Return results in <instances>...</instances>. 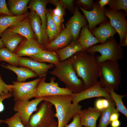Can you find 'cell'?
<instances>
[{
	"instance_id": "11",
	"label": "cell",
	"mask_w": 127,
	"mask_h": 127,
	"mask_svg": "<svg viewBox=\"0 0 127 127\" xmlns=\"http://www.w3.org/2000/svg\"><path fill=\"white\" fill-rule=\"evenodd\" d=\"M44 100V97L36 98L29 101L25 100L15 102L13 110L19 114L24 125L27 124L32 113L37 110L38 105Z\"/></svg>"
},
{
	"instance_id": "16",
	"label": "cell",
	"mask_w": 127,
	"mask_h": 127,
	"mask_svg": "<svg viewBox=\"0 0 127 127\" xmlns=\"http://www.w3.org/2000/svg\"><path fill=\"white\" fill-rule=\"evenodd\" d=\"M44 50V48L38 43L36 39L27 40L25 38L18 45L14 53L19 57H29Z\"/></svg>"
},
{
	"instance_id": "10",
	"label": "cell",
	"mask_w": 127,
	"mask_h": 127,
	"mask_svg": "<svg viewBox=\"0 0 127 127\" xmlns=\"http://www.w3.org/2000/svg\"><path fill=\"white\" fill-rule=\"evenodd\" d=\"M73 96L72 102L74 103H79L82 100L95 97H103L110 101L113 100L110 92L102 87L98 81L92 86L80 92L73 93Z\"/></svg>"
},
{
	"instance_id": "33",
	"label": "cell",
	"mask_w": 127,
	"mask_h": 127,
	"mask_svg": "<svg viewBox=\"0 0 127 127\" xmlns=\"http://www.w3.org/2000/svg\"><path fill=\"white\" fill-rule=\"evenodd\" d=\"M109 8L115 11L123 10L127 14V0H110Z\"/></svg>"
},
{
	"instance_id": "48",
	"label": "cell",
	"mask_w": 127,
	"mask_h": 127,
	"mask_svg": "<svg viewBox=\"0 0 127 127\" xmlns=\"http://www.w3.org/2000/svg\"><path fill=\"white\" fill-rule=\"evenodd\" d=\"M4 46L2 41V39H0V49L1 48L4 47Z\"/></svg>"
},
{
	"instance_id": "9",
	"label": "cell",
	"mask_w": 127,
	"mask_h": 127,
	"mask_svg": "<svg viewBox=\"0 0 127 127\" xmlns=\"http://www.w3.org/2000/svg\"><path fill=\"white\" fill-rule=\"evenodd\" d=\"M125 12L121 10L115 11L109 8H105L104 12L105 16L109 18L111 24L119 35V44L121 46L127 36V15Z\"/></svg>"
},
{
	"instance_id": "45",
	"label": "cell",
	"mask_w": 127,
	"mask_h": 127,
	"mask_svg": "<svg viewBox=\"0 0 127 127\" xmlns=\"http://www.w3.org/2000/svg\"><path fill=\"white\" fill-rule=\"evenodd\" d=\"M109 1L110 0H100L97 2L100 7L102 8L108 4Z\"/></svg>"
},
{
	"instance_id": "15",
	"label": "cell",
	"mask_w": 127,
	"mask_h": 127,
	"mask_svg": "<svg viewBox=\"0 0 127 127\" xmlns=\"http://www.w3.org/2000/svg\"><path fill=\"white\" fill-rule=\"evenodd\" d=\"M19 66L28 68L34 72L38 78H42L46 76L48 70L54 67L55 65L38 62L30 58L19 57Z\"/></svg>"
},
{
	"instance_id": "19",
	"label": "cell",
	"mask_w": 127,
	"mask_h": 127,
	"mask_svg": "<svg viewBox=\"0 0 127 127\" xmlns=\"http://www.w3.org/2000/svg\"><path fill=\"white\" fill-rule=\"evenodd\" d=\"M6 30L18 34L27 40L36 39L31 28L28 15L21 21L10 27Z\"/></svg>"
},
{
	"instance_id": "22",
	"label": "cell",
	"mask_w": 127,
	"mask_h": 127,
	"mask_svg": "<svg viewBox=\"0 0 127 127\" xmlns=\"http://www.w3.org/2000/svg\"><path fill=\"white\" fill-rule=\"evenodd\" d=\"M77 40L81 45L82 51L83 52H86L90 47L100 43L90 31L87 24L81 28Z\"/></svg>"
},
{
	"instance_id": "29",
	"label": "cell",
	"mask_w": 127,
	"mask_h": 127,
	"mask_svg": "<svg viewBox=\"0 0 127 127\" xmlns=\"http://www.w3.org/2000/svg\"><path fill=\"white\" fill-rule=\"evenodd\" d=\"M29 0H9L8 3L9 10L14 16L23 15L27 12L29 8L27 5Z\"/></svg>"
},
{
	"instance_id": "40",
	"label": "cell",
	"mask_w": 127,
	"mask_h": 127,
	"mask_svg": "<svg viewBox=\"0 0 127 127\" xmlns=\"http://www.w3.org/2000/svg\"><path fill=\"white\" fill-rule=\"evenodd\" d=\"M0 14L13 16L8 9L5 0H0Z\"/></svg>"
},
{
	"instance_id": "12",
	"label": "cell",
	"mask_w": 127,
	"mask_h": 127,
	"mask_svg": "<svg viewBox=\"0 0 127 127\" xmlns=\"http://www.w3.org/2000/svg\"><path fill=\"white\" fill-rule=\"evenodd\" d=\"M78 7L79 9L83 13L88 22V28L90 31L95 28L97 25L108 21L105 14V7L101 8L98 2H94L93 9L91 11H87L81 6Z\"/></svg>"
},
{
	"instance_id": "5",
	"label": "cell",
	"mask_w": 127,
	"mask_h": 127,
	"mask_svg": "<svg viewBox=\"0 0 127 127\" xmlns=\"http://www.w3.org/2000/svg\"><path fill=\"white\" fill-rule=\"evenodd\" d=\"M86 52L90 54H95L96 52L99 53L101 55L96 57L98 63L108 60L118 61L124 58L122 46L113 37L110 38L104 44L90 47Z\"/></svg>"
},
{
	"instance_id": "41",
	"label": "cell",
	"mask_w": 127,
	"mask_h": 127,
	"mask_svg": "<svg viewBox=\"0 0 127 127\" xmlns=\"http://www.w3.org/2000/svg\"><path fill=\"white\" fill-rule=\"evenodd\" d=\"M73 118L72 121L64 127H82L79 113L76 115Z\"/></svg>"
},
{
	"instance_id": "18",
	"label": "cell",
	"mask_w": 127,
	"mask_h": 127,
	"mask_svg": "<svg viewBox=\"0 0 127 127\" xmlns=\"http://www.w3.org/2000/svg\"><path fill=\"white\" fill-rule=\"evenodd\" d=\"M93 35L99 41L104 44L110 38L113 37L117 32L108 21L95 28L90 31Z\"/></svg>"
},
{
	"instance_id": "26",
	"label": "cell",
	"mask_w": 127,
	"mask_h": 127,
	"mask_svg": "<svg viewBox=\"0 0 127 127\" xmlns=\"http://www.w3.org/2000/svg\"><path fill=\"white\" fill-rule=\"evenodd\" d=\"M29 57L31 59L38 62L48 63L55 65L60 62L56 52L45 50H43Z\"/></svg>"
},
{
	"instance_id": "3",
	"label": "cell",
	"mask_w": 127,
	"mask_h": 127,
	"mask_svg": "<svg viewBox=\"0 0 127 127\" xmlns=\"http://www.w3.org/2000/svg\"><path fill=\"white\" fill-rule=\"evenodd\" d=\"M49 73L63 83L66 88L73 93L80 92L85 89L83 81L76 73L70 58L55 65L54 68Z\"/></svg>"
},
{
	"instance_id": "42",
	"label": "cell",
	"mask_w": 127,
	"mask_h": 127,
	"mask_svg": "<svg viewBox=\"0 0 127 127\" xmlns=\"http://www.w3.org/2000/svg\"><path fill=\"white\" fill-rule=\"evenodd\" d=\"M13 96L12 93L9 92L8 94L3 96H0V113L3 111L5 109L3 103V101L6 99L8 98ZM3 123L2 120L0 119V124Z\"/></svg>"
},
{
	"instance_id": "7",
	"label": "cell",
	"mask_w": 127,
	"mask_h": 127,
	"mask_svg": "<svg viewBox=\"0 0 127 127\" xmlns=\"http://www.w3.org/2000/svg\"><path fill=\"white\" fill-rule=\"evenodd\" d=\"M41 78L28 82L12 81V93L15 102L28 100L35 97L37 85Z\"/></svg>"
},
{
	"instance_id": "2",
	"label": "cell",
	"mask_w": 127,
	"mask_h": 127,
	"mask_svg": "<svg viewBox=\"0 0 127 127\" xmlns=\"http://www.w3.org/2000/svg\"><path fill=\"white\" fill-rule=\"evenodd\" d=\"M73 95L43 97L44 100L49 102L55 107V116L58 121L57 127H64L81 110L82 107L79 103H72Z\"/></svg>"
},
{
	"instance_id": "35",
	"label": "cell",
	"mask_w": 127,
	"mask_h": 127,
	"mask_svg": "<svg viewBox=\"0 0 127 127\" xmlns=\"http://www.w3.org/2000/svg\"><path fill=\"white\" fill-rule=\"evenodd\" d=\"M49 3L52 4L56 6L55 8L52 10V13L54 15L61 17L63 16L65 14V9L60 4L59 0H49Z\"/></svg>"
},
{
	"instance_id": "32",
	"label": "cell",
	"mask_w": 127,
	"mask_h": 127,
	"mask_svg": "<svg viewBox=\"0 0 127 127\" xmlns=\"http://www.w3.org/2000/svg\"><path fill=\"white\" fill-rule=\"evenodd\" d=\"M110 92L116 106V110L120 112L126 117H127V109L124 105L123 98L127 96L126 94L120 95L117 94L113 90H107Z\"/></svg>"
},
{
	"instance_id": "23",
	"label": "cell",
	"mask_w": 127,
	"mask_h": 127,
	"mask_svg": "<svg viewBox=\"0 0 127 127\" xmlns=\"http://www.w3.org/2000/svg\"><path fill=\"white\" fill-rule=\"evenodd\" d=\"M0 65L3 68L13 71L17 75L16 81L17 82H24L28 79L38 77L34 72L25 67L21 66L18 67L4 63L1 64Z\"/></svg>"
},
{
	"instance_id": "28",
	"label": "cell",
	"mask_w": 127,
	"mask_h": 127,
	"mask_svg": "<svg viewBox=\"0 0 127 127\" xmlns=\"http://www.w3.org/2000/svg\"><path fill=\"white\" fill-rule=\"evenodd\" d=\"M46 16L47 20L46 29L49 43L59 34L61 32V28L57 26L53 21L51 9H47Z\"/></svg>"
},
{
	"instance_id": "37",
	"label": "cell",
	"mask_w": 127,
	"mask_h": 127,
	"mask_svg": "<svg viewBox=\"0 0 127 127\" xmlns=\"http://www.w3.org/2000/svg\"><path fill=\"white\" fill-rule=\"evenodd\" d=\"M12 84H6L2 79L0 74V96L5 95L9 92L12 93Z\"/></svg>"
},
{
	"instance_id": "30",
	"label": "cell",
	"mask_w": 127,
	"mask_h": 127,
	"mask_svg": "<svg viewBox=\"0 0 127 127\" xmlns=\"http://www.w3.org/2000/svg\"><path fill=\"white\" fill-rule=\"evenodd\" d=\"M113 100L110 102L109 106L101 111L100 118L97 127H107L111 123L110 119L111 114L117 111Z\"/></svg>"
},
{
	"instance_id": "44",
	"label": "cell",
	"mask_w": 127,
	"mask_h": 127,
	"mask_svg": "<svg viewBox=\"0 0 127 127\" xmlns=\"http://www.w3.org/2000/svg\"><path fill=\"white\" fill-rule=\"evenodd\" d=\"M119 114V111H117L113 112L111 115L110 119V121L111 122L113 121L118 119Z\"/></svg>"
},
{
	"instance_id": "20",
	"label": "cell",
	"mask_w": 127,
	"mask_h": 127,
	"mask_svg": "<svg viewBox=\"0 0 127 127\" xmlns=\"http://www.w3.org/2000/svg\"><path fill=\"white\" fill-rule=\"evenodd\" d=\"M101 111L95 107H89L81 110L79 113L82 126L96 127V121L100 116Z\"/></svg>"
},
{
	"instance_id": "17",
	"label": "cell",
	"mask_w": 127,
	"mask_h": 127,
	"mask_svg": "<svg viewBox=\"0 0 127 127\" xmlns=\"http://www.w3.org/2000/svg\"><path fill=\"white\" fill-rule=\"evenodd\" d=\"M73 38L69 29L66 28L61 31L59 34L45 47L44 50L56 52L69 45Z\"/></svg>"
},
{
	"instance_id": "13",
	"label": "cell",
	"mask_w": 127,
	"mask_h": 127,
	"mask_svg": "<svg viewBox=\"0 0 127 127\" xmlns=\"http://www.w3.org/2000/svg\"><path fill=\"white\" fill-rule=\"evenodd\" d=\"M31 26L38 43L44 48L48 44V39L46 29L42 25L41 20L35 11L30 10L28 13Z\"/></svg>"
},
{
	"instance_id": "47",
	"label": "cell",
	"mask_w": 127,
	"mask_h": 127,
	"mask_svg": "<svg viewBox=\"0 0 127 127\" xmlns=\"http://www.w3.org/2000/svg\"><path fill=\"white\" fill-rule=\"evenodd\" d=\"M58 122L56 121L52 125L49 127H57Z\"/></svg>"
},
{
	"instance_id": "8",
	"label": "cell",
	"mask_w": 127,
	"mask_h": 127,
	"mask_svg": "<svg viewBox=\"0 0 127 127\" xmlns=\"http://www.w3.org/2000/svg\"><path fill=\"white\" fill-rule=\"evenodd\" d=\"M46 76L41 78L37 86L35 98L55 95H72L73 93L67 88L59 87L58 83L55 81L54 76L51 77L50 82H45Z\"/></svg>"
},
{
	"instance_id": "34",
	"label": "cell",
	"mask_w": 127,
	"mask_h": 127,
	"mask_svg": "<svg viewBox=\"0 0 127 127\" xmlns=\"http://www.w3.org/2000/svg\"><path fill=\"white\" fill-rule=\"evenodd\" d=\"M2 120L3 122L7 124L8 127H25L19 114L17 112L10 118Z\"/></svg>"
},
{
	"instance_id": "38",
	"label": "cell",
	"mask_w": 127,
	"mask_h": 127,
	"mask_svg": "<svg viewBox=\"0 0 127 127\" xmlns=\"http://www.w3.org/2000/svg\"><path fill=\"white\" fill-rule=\"evenodd\" d=\"M110 102V101L105 98L98 99L95 102V107L101 111L109 106Z\"/></svg>"
},
{
	"instance_id": "24",
	"label": "cell",
	"mask_w": 127,
	"mask_h": 127,
	"mask_svg": "<svg viewBox=\"0 0 127 127\" xmlns=\"http://www.w3.org/2000/svg\"><path fill=\"white\" fill-rule=\"evenodd\" d=\"M28 7L30 10L35 12L41 20L42 25L46 29L47 20L46 16L47 4L49 3V0H32L29 2Z\"/></svg>"
},
{
	"instance_id": "46",
	"label": "cell",
	"mask_w": 127,
	"mask_h": 127,
	"mask_svg": "<svg viewBox=\"0 0 127 127\" xmlns=\"http://www.w3.org/2000/svg\"><path fill=\"white\" fill-rule=\"evenodd\" d=\"M110 124L111 127H119L120 125V122L118 119L111 122Z\"/></svg>"
},
{
	"instance_id": "43",
	"label": "cell",
	"mask_w": 127,
	"mask_h": 127,
	"mask_svg": "<svg viewBox=\"0 0 127 127\" xmlns=\"http://www.w3.org/2000/svg\"><path fill=\"white\" fill-rule=\"evenodd\" d=\"M52 17L53 21L59 27L61 28V24L64 20V17L57 16L52 13Z\"/></svg>"
},
{
	"instance_id": "21",
	"label": "cell",
	"mask_w": 127,
	"mask_h": 127,
	"mask_svg": "<svg viewBox=\"0 0 127 127\" xmlns=\"http://www.w3.org/2000/svg\"><path fill=\"white\" fill-rule=\"evenodd\" d=\"M0 37L6 48L10 51L14 52L18 45L25 38L20 35L9 32L4 31Z\"/></svg>"
},
{
	"instance_id": "27",
	"label": "cell",
	"mask_w": 127,
	"mask_h": 127,
	"mask_svg": "<svg viewBox=\"0 0 127 127\" xmlns=\"http://www.w3.org/2000/svg\"><path fill=\"white\" fill-rule=\"evenodd\" d=\"M27 12L21 15L9 16L5 14L0 15V37L2 33L10 27L19 22L28 15Z\"/></svg>"
},
{
	"instance_id": "14",
	"label": "cell",
	"mask_w": 127,
	"mask_h": 127,
	"mask_svg": "<svg viewBox=\"0 0 127 127\" xmlns=\"http://www.w3.org/2000/svg\"><path fill=\"white\" fill-rule=\"evenodd\" d=\"M87 21L84 15L79 11L78 6H75L73 15L66 24V27L70 32L73 40L78 39L81 28L87 25Z\"/></svg>"
},
{
	"instance_id": "31",
	"label": "cell",
	"mask_w": 127,
	"mask_h": 127,
	"mask_svg": "<svg viewBox=\"0 0 127 127\" xmlns=\"http://www.w3.org/2000/svg\"><path fill=\"white\" fill-rule=\"evenodd\" d=\"M19 57L6 48L4 47L0 49V62L4 61L12 66L17 67L19 66Z\"/></svg>"
},
{
	"instance_id": "36",
	"label": "cell",
	"mask_w": 127,
	"mask_h": 127,
	"mask_svg": "<svg viewBox=\"0 0 127 127\" xmlns=\"http://www.w3.org/2000/svg\"><path fill=\"white\" fill-rule=\"evenodd\" d=\"M74 3L78 6H81L84 9L88 11L92 10L94 4V2L93 0H74Z\"/></svg>"
},
{
	"instance_id": "1",
	"label": "cell",
	"mask_w": 127,
	"mask_h": 127,
	"mask_svg": "<svg viewBox=\"0 0 127 127\" xmlns=\"http://www.w3.org/2000/svg\"><path fill=\"white\" fill-rule=\"evenodd\" d=\"M70 58L76 73L83 81L85 89L92 86L98 81V63L95 54L80 51Z\"/></svg>"
},
{
	"instance_id": "39",
	"label": "cell",
	"mask_w": 127,
	"mask_h": 127,
	"mask_svg": "<svg viewBox=\"0 0 127 127\" xmlns=\"http://www.w3.org/2000/svg\"><path fill=\"white\" fill-rule=\"evenodd\" d=\"M59 2L64 9H67L71 12L74 13L75 8L74 0H59Z\"/></svg>"
},
{
	"instance_id": "25",
	"label": "cell",
	"mask_w": 127,
	"mask_h": 127,
	"mask_svg": "<svg viewBox=\"0 0 127 127\" xmlns=\"http://www.w3.org/2000/svg\"><path fill=\"white\" fill-rule=\"evenodd\" d=\"M82 51L81 45L77 40H73L67 46L56 51L60 62L70 58L77 52Z\"/></svg>"
},
{
	"instance_id": "4",
	"label": "cell",
	"mask_w": 127,
	"mask_h": 127,
	"mask_svg": "<svg viewBox=\"0 0 127 127\" xmlns=\"http://www.w3.org/2000/svg\"><path fill=\"white\" fill-rule=\"evenodd\" d=\"M98 68L101 86L107 90H118L122 73L118 61L108 60L98 63Z\"/></svg>"
},
{
	"instance_id": "49",
	"label": "cell",
	"mask_w": 127,
	"mask_h": 127,
	"mask_svg": "<svg viewBox=\"0 0 127 127\" xmlns=\"http://www.w3.org/2000/svg\"></svg>"
},
{
	"instance_id": "6",
	"label": "cell",
	"mask_w": 127,
	"mask_h": 127,
	"mask_svg": "<svg viewBox=\"0 0 127 127\" xmlns=\"http://www.w3.org/2000/svg\"><path fill=\"white\" fill-rule=\"evenodd\" d=\"M39 105L37 112L31 115L25 127H49L56 121L51 103L44 100Z\"/></svg>"
}]
</instances>
